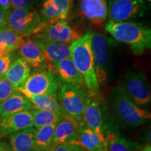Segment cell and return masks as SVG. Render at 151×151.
Returning a JSON list of instances; mask_svg holds the SVG:
<instances>
[{
    "label": "cell",
    "instance_id": "1",
    "mask_svg": "<svg viewBox=\"0 0 151 151\" xmlns=\"http://www.w3.org/2000/svg\"><path fill=\"white\" fill-rule=\"evenodd\" d=\"M91 32L82 35L70 44L71 58L83 78L84 86L90 96L99 95V84L94 69Z\"/></svg>",
    "mask_w": 151,
    "mask_h": 151
},
{
    "label": "cell",
    "instance_id": "2",
    "mask_svg": "<svg viewBox=\"0 0 151 151\" xmlns=\"http://www.w3.org/2000/svg\"><path fill=\"white\" fill-rule=\"evenodd\" d=\"M104 28L116 40L128 45L137 55H142L151 48V29L142 24L109 20Z\"/></svg>",
    "mask_w": 151,
    "mask_h": 151
},
{
    "label": "cell",
    "instance_id": "3",
    "mask_svg": "<svg viewBox=\"0 0 151 151\" xmlns=\"http://www.w3.org/2000/svg\"><path fill=\"white\" fill-rule=\"evenodd\" d=\"M109 102L115 116L124 127L137 128L150 118V113L138 106L120 83L111 91Z\"/></svg>",
    "mask_w": 151,
    "mask_h": 151
},
{
    "label": "cell",
    "instance_id": "4",
    "mask_svg": "<svg viewBox=\"0 0 151 151\" xmlns=\"http://www.w3.org/2000/svg\"><path fill=\"white\" fill-rule=\"evenodd\" d=\"M89 97L86 87L83 85L63 83L58 94V101L65 114L78 124L82 121Z\"/></svg>",
    "mask_w": 151,
    "mask_h": 151
},
{
    "label": "cell",
    "instance_id": "5",
    "mask_svg": "<svg viewBox=\"0 0 151 151\" xmlns=\"http://www.w3.org/2000/svg\"><path fill=\"white\" fill-rule=\"evenodd\" d=\"M8 27L25 39L39 35L45 25L41 22L37 11L26 8L13 9L10 11L8 16Z\"/></svg>",
    "mask_w": 151,
    "mask_h": 151
},
{
    "label": "cell",
    "instance_id": "6",
    "mask_svg": "<svg viewBox=\"0 0 151 151\" xmlns=\"http://www.w3.org/2000/svg\"><path fill=\"white\" fill-rule=\"evenodd\" d=\"M60 81L46 69L30 73L25 81L18 88V91L26 97L45 94H58Z\"/></svg>",
    "mask_w": 151,
    "mask_h": 151
},
{
    "label": "cell",
    "instance_id": "7",
    "mask_svg": "<svg viewBox=\"0 0 151 151\" xmlns=\"http://www.w3.org/2000/svg\"><path fill=\"white\" fill-rule=\"evenodd\" d=\"M129 97L141 109H146L150 105V88L144 74L139 68H132L124 73L122 83Z\"/></svg>",
    "mask_w": 151,
    "mask_h": 151
},
{
    "label": "cell",
    "instance_id": "8",
    "mask_svg": "<svg viewBox=\"0 0 151 151\" xmlns=\"http://www.w3.org/2000/svg\"><path fill=\"white\" fill-rule=\"evenodd\" d=\"M111 39L102 33L92 34L91 45L94 57V69L99 86L106 82L109 77V51Z\"/></svg>",
    "mask_w": 151,
    "mask_h": 151
},
{
    "label": "cell",
    "instance_id": "9",
    "mask_svg": "<svg viewBox=\"0 0 151 151\" xmlns=\"http://www.w3.org/2000/svg\"><path fill=\"white\" fill-rule=\"evenodd\" d=\"M107 3L108 18L113 22L141 18L148 9L143 0H109Z\"/></svg>",
    "mask_w": 151,
    "mask_h": 151
},
{
    "label": "cell",
    "instance_id": "10",
    "mask_svg": "<svg viewBox=\"0 0 151 151\" xmlns=\"http://www.w3.org/2000/svg\"><path fill=\"white\" fill-rule=\"evenodd\" d=\"M35 36L53 42L71 44L79 39L82 35L80 32L69 25L67 20H60L47 24L39 35Z\"/></svg>",
    "mask_w": 151,
    "mask_h": 151
},
{
    "label": "cell",
    "instance_id": "11",
    "mask_svg": "<svg viewBox=\"0 0 151 151\" xmlns=\"http://www.w3.org/2000/svg\"><path fill=\"white\" fill-rule=\"evenodd\" d=\"M32 39L40 48L46 61L47 70L50 71L52 67L57 63L65 58H71L70 44L53 42L37 36H34Z\"/></svg>",
    "mask_w": 151,
    "mask_h": 151
},
{
    "label": "cell",
    "instance_id": "12",
    "mask_svg": "<svg viewBox=\"0 0 151 151\" xmlns=\"http://www.w3.org/2000/svg\"><path fill=\"white\" fill-rule=\"evenodd\" d=\"M78 14L97 27H102L108 18L106 0H80Z\"/></svg>",
    "mask_w": 151,
    "mask_h": 151
},
{
    "label": "cell",
    "instance_id": "13",
    "mask_svg": "<svg viewBox=\"0 0 151 151\" xmlns=\"http://www.w3.org/2000/svg\"><path fill=\"white\" fill-rule=\"evenodd\" d=\"M72 0H44L40 11L43 25L66 20L69 16Z\"/></svg>",
    "mask_w": 151,
    "mask_h": 151
},
{
    "label": "cell",
    "instance_id": "14",
    "mask_svg": "<svg viewBox=\"0 0 151 151\" xmlns=\"http://www.w3.org/2000/svg\"><path fill=\"white\" fill-rule=\"evenodd\" d=\"M82 121L93 130L102 139H104L103 127L105 123L103 104L97 96H90L89 101L83 114Z\"/></svg>",
    "mask_w": 151,
    "mask_h": 151
},
{
    "label": "cell",
    "instance_id": "15",
    "mask_svg": "<svg viewBox=\"0 0 151 151\" xmlns=\"http://www.w3.org/2000/svg\"><path fill=\"white\" fill-rule=\"evenodd\" d=\"M106 151H137L139 145L120 134L118 129L107 122L103 127Z\"/></svg>",
    "mask_w": 151,
    "mask_h": 151
},
{
    "label": "cell",
    "instance_id": "16",
    "mask_svg": "<svg viewBox=\"0 0 151 151\" xmlns=\"http://www.w3.org/2000/svg\"><path fill=\"white\" fill-rule=\"evenodd\" d=\"M59 144L81 146L78 122L68 116L57 124L55 128L52 146Z\"/></svg>",
    "mask_w": 151,
    "mask_h": 151
},
{
    "label": "cell",
    "instance_id": "17",
    "mask_svg": "<svg viewBox=\"0 0 151 151\" xmlns=\"http://www.w3.org/2000/svg\"><path fill=\"white\" fill-rule=\"evenodd\" d=\"M32 127H34L32 111L15 113L1 118L0 136L6 137Z\"/></svg>",
    "mask_w": 151,
    "mask_h": 151
},
{
    "label": "cell",
    "instance_id": "18",
    "mask_svg": "<svg viewBox=\"0 0 151 151\" xmlns=\"http://www.w3.org/2000/svg\"><path fill=\"white\" fill-rule=\"evenodd\" d=\"M50 71L63 83L84 86L82 76L77 70L71 58H65L57 63L52 67Z\"/></svg>",
    "mask_w": 151,
    "mask_h": 151
},
{
    "label": "cell",
    "instance_id": "19",
    "mask_svg": "<svg viewBox=\"0 0 151 151\" xmlns=\"http://www.w3.org/2000/svg\"><path fill=\"white\" fill-rule=\"evenodd\" d=\"M79 140L81 146L87 151H106L104 139L86 126L83 121L78 123Z\"/></svg>",
    "mask_w": 151,
    "mask_h": 151
},
{
    "label": "cell",
    "instance_id": "20",
    "mask_svg": "<svg viewBox=\"0 0 151 151\" xmlns=\"http://www.w3.org/2000/svg\"><path fill=\"white\" fill-rule=\"evenodd\" d=\"M19 54L34 69H47L46 63L40 48L33 39H29L23 43L19 48Z\"/></svg>",
    "mask_w": 151,
    "mask_h": 151
},
{
    "label": "cell",
    "instance_id": "21",
    "mask_svg": "<svg viewBox=\"0 0 151 151\" xmlns=\"http://www.w3.org/2000/svg\"><path fill=\"white\" fill-rule=\"evenodd\" d=\"M27 98L20 92H16L9 99L1 103V118L24 111L35 110Z\"/></svg>",
    "mask_w": 151,
    "mask_h": 151
},
{
    "label": "cell",
    "instance_id": "22",
    "mask_svg": "<svg viewBox=\"0 0 151 151\" xmlns=\"http://www.w3.org/2000/svg\"><path fill=\"white\" fill-rule=\"evenodd\" d=\"M37 129L35 127L21 130L9 135L13 151H35V140Z\"/></svg>",
    "mask_w": 151,
    "mask_h": 151
},
{
    "label": "cell",
    "instance_id": "23",
    "mask_svg": "<svg viewBox=\"0 0 151 151\" xmlns=\"http://www.w3.org/2000/svg\"><path fill=\"white\" fill-rule=\"evenodd\" d=\"M31 68L25 60L19 58L11 64L4 77L18 88L31 73Z\"/></svg>",
    "mask_w": 151,
    "mask_h": 151
},
{
    "label": "cell",
    "instance_id": "24",
    "mask_svg": "<svg viewBox=\"0 0 151 151\" xmlns=\"http://www.w3.org/2000/svg\"><path fill=\"white\" fill-rule=\"evenodd\" d=\"M35 109L50 111L67 116L58 101V94H45L27 97Z\"/></svg>",
    "mask_w": 151,
    "mask_h": 151
},
{
    "label": "cell",
    "instance_id": "25",
    "mask_svg": "<svg viewBox=\"0 0 151 151\" xmlns=\"http://www.w3.org/2000/svg\"><path fill=\"white\" fill-rule=\"evenodd\" d=\"M56 124H51L37 129L35 140V151H50Z\"/></svg>",
    "mask_w": 151,
    "mask_h": 151
},
{
    "label": "cell",
    "instance_id": "26",
    "mask_svg": "<svg viewBox=\"0 0 151 151\" xmlns=\"http://www.w3.org/2000/svg\"><path fill=\"white\" fill-rule=\"evenodd\" d=\"M32 112L33 126L37 129L47 125L57 124L65 117H67L55 113L38 110V109H35L32 111Z\"/></svg>",
    "mask_w": 151,
    "mask_h": 151
},
{
    "label": "cell",
    "instance_id": "27",
    "mask_svg": "<svg viewBox=\"0 0 151 151\" xmlns=\"http://www.w3.org/2000/svg\"><path fill=\"white\" fill-rule=\"evenodd\" d=\"M25 40L24 38L9 27L0 30V43L12 52L20 48Z\"/></svg>",
    "mask_w": 151,
    "mask_h": 151
},
{
    "label": "cell",
    "instance_id": "28",
    "mask_svg": "<svg viewBox=\"0 0 151 151\" xmlns=\"http://www.w3.org/2000/svg\"><path fill=\"white\" fill-rule=\"evenodd\" d=\"M16 92H18V88L11 83L5 77L0 78V102L9 99Z\"/></svg>",
    "mask_w": 151,
    "mask_h": 151
},
{
    "label": "cell",
    "instance_id": "29",
    "mask_svg": "<svg viewBox=\"0 0 151 151\" xmlns=\"http://www.w3.org/2000/svg\"><path fill=\"white\" fill-rule=\"evenodd\" d=\"M11 63H12L11 52L0 57V78L4 77Z\"/></svg>",
    "mask_w": 151,
    "mask_h": 151
},
{
    "label": "cell",
    "instance_id": "30",
    "mask_svg": "<svg viewBox=\"0 0 151 151\" xmlns=\"http://www.w3.org/2000/svg\"><path fill=\"white\" fill-rule=\"evenodd\" d=\"M50 151H86L81 146L74 144H59L52 146Z\"/></svg>",
    "mask_w": 151,
    "mask_h": 151
},
{
    "label": "cell",
    "instance_id": "31",
    "mask_svg": "<svg viewBox=\"0 0 151 151\" xmlns=\"http://www.w3.org/2000/svg\"><path fill=\"white\" fill-rule=\"evenodd\" d=\"M11 9L31 8L32 0H10Z\"/></svg>",
    "mask_w": 151,
    "mask_h": 151
},
{
    "label": "cell",
    "instance_id": "32",
    "mask_svg": "<svg viewBox=\"0 0 151 151\" xmlns=\"http://www.w3.org/2000/svg\"><path fill=\"white\" fill-rule=\"evenodd\" d=\"M10 12H6L0 9V30L8 27V16Z\"/></svg>",
    "mask_w": 151,
    "mask_h": 151
},
{
    "label": "cell",
    "instance_id": "33",
    "mask_svg": "<svg viewBox=\"0 0 151 151\" xmlns=\"http://www.w3.org/2000/svg\"><path fill=\"white\" fill-rule=\"evenodd\" d=\"M0 9L6 12H10L11 11L10 0H0Z\"/></svg>",
    "mask_w": 151,
    "mask_h": 151
},
{
    "label": "cell",
    "instance_id": "34",
    "mask_svg": "<svg viewBox=\"0 0 151 151\" xmlns=\"http://www.w3.org/2000/svg\"><path fill=\"white\" fill-rule=\"evenodd\" d=\"M0 151H13L10 144L4 141H0Z\"/></svg>",
    "mask_w": 151,
    "mask_h": 151
},
{
    "label": "cell",
    "instance_id": "35",
    "mask_svg": "<svg viewBox=\"0 0 151 151\" xmlns=\"http://www.w3.org/2000/svg\"><path fill=\"white\" fill-rule=\"evenodd\" d=\"M11 52H11L8 48H6L4 46H3L2 44L0 43V57L4 55L11 53Z\"/></svg>",
    "mask_w": 151,
    "mask_h": 151
},
{
    "label": "cell",
    "instance_id": "36",
    "mask_svg": "<svg viewBox=\"0 0 151 151\" xmlns=\"http://www.w3.org/2000/svg\"><path fill=\"white\" fill-rule=\"evenodd\" d=\"M138 151H151L150 145H147V146H144L143 148H141L140 150H138Z\"/></svg>",
    "mask_w": 151,
    "mask_h": 151
},
{
    "label": "cell",
    "instance_id": "37",
    "mask_svg": "<svg viewBox=\"0 0 151 151\" xmlns=\"http://www.w3.org/2000/svg\"><path fill=\"white\" fill-rule=\"evenodd\" d=\"M0 120H1V102H0Z\"/></svg>",
    "mask_w": 151,
    "mask_h": 151
},
{
    "label": "cell",
    "instance_id": "38",
    "mask_svg": "<svg viewBox=\"0 0 151 151\" xmlns=\"http://www.w3.org/2000/svg\"><path fill=\"white\" fill-rule=\"evenodd\" d=\"M143 1H149V2H150L151 0H143Z\"/></svg>",
    "mask_w": 151,
    "mask_h": 151
},
{
    "label": "cell",
    "instance_id": "39",
    "mask_svg": "<svg viewBox=\"0 0 151 151\" xmlns=\"http://www.w3.org/2000/svg\"><path fill=\"white\" fill-rule=\"evenodd\" d=\"M0 139H1V136H0Z\"/></svg>",
    "mask_w": 151,
    "mask_h": 151
}]
</instances>
